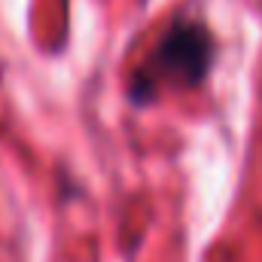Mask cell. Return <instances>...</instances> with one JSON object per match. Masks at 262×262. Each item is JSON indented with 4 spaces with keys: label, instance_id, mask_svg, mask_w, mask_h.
I'll return each mask as SVG.
<instances>
[{
    "label": "cell",
    "instance_id": "obj_1",
    "mask_svg": "<svg viewBox=\"0 0 262 262\" xmlns=\"http://www.w3.org/2000/svg\"><path fill=\"white\" fill-rule=\"evenodd\" d=\"M210 64H213V37L207 34V28L189 15H177L156 40L146 61L134 70L128 95L134 104H149L162 89L171 85L192 89L207 76Z\"/></svg>",
    "mask_w": 262,
    "mask_h": 262
}]
</instances>
